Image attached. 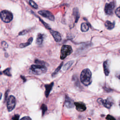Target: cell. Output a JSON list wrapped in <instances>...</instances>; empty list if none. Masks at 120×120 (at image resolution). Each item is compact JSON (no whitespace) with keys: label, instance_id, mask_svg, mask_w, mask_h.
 <instances>
[{"label":"cell","instance_id":"obj_1","mask_svg":"<svg viewBox=\"0 0 120 120\" xmlns=\"http://www.w3.org/2000/svg\"><path fill=\"white\" fill-rule=\"evenodd\" d=\"M80 81L85 86L89 85L92 82V74L88 68H85L81 72Z\"/></svg>","mask_w":120,"mask_h":120},{"label":"cell","instance_id":"obj_2","mask_svg":"<svg viewBox=\"0 0 120 120\" xmlns=\"http://www.w3.org/2000/svg\"><path fill=\"white\" fill-rule=\"evenodd\" d=\"M30 73L35 75H41L45 73L47 68L45 65H32L30 68Z\"/></svg>","mask_w":120,"mask_h":120},{"label":"cell","instance_id":"obj_3","mask_svg":"<svg viewBox=\"0 0 120 120\" xmlns=\"http://www.w3.org/2000/svg\"><path fill=\"white\" fill-rule=\"evenodd\" d=\"M73 52L72 47L69 45H63L61 48L60 58L63 60Z\"/></svg>","mask_w":120,"mask_h":120},{"label":"cell","instance_id":"obj_4","mask_svg":"<svg viewBox=\"0 0 120 120\" xmlns=\"http://www.w3.org/2000/svg\"><path fill=\"white\" fill-rule=\"evenodd\" d=\"M0 17L4 22L8 23L12 20L13 15L11 12L5 10L0 13Z\"/></svg>","mask_w":120,"mask_h":120},{"label":"cell","instance_id":"obj_5","mask_svg":"<svg viewBox=\"0 0 120 120\" xmlns=\"http://www.w3.org/2000/svg\"><path fill=\"white\" fill-rule=\"evenodd\" d=\"M16 104V99L14 96L11 95L10 96L8 99L7 107L8 111L10 112L12 111L15 107Z\"/></svg>","mask_w":120,"mask_h":120},{"label":"cell","instance_id":"obj_6","mask_svg":"<svg viewBox=\"0 0 120 120\" xmlns=\"http://www.w3.org/2000/svg\"><path fill=\"white\" fill-rule=\"evenodd\" d=\"M97 101L108 109H110L113 104L112 99L110 97H108L106 99H103L102 98H99L98 99Z\"/></svg>","mask_w":120,"mask_h":120},{"label":"cell","instance_id":"obj_7","mask_svg":"<svg viewBox=\"0 0 120 120\" xmlns=\"http://www.w3.org/2000/svg\"><path fill=\"white\" fill-rule=\"evenodd\" d=\"M38 13L41 15H42V16L45 18H46L51 21H53L54 20V15L50 12L47 10H40L38 11Z\"/></svg>","mask_w":120,"mask_h":120},{"label":"cell","instance_id":"obj_8","mask_svg":"<svg viewBox=\"0 0 120 120\" xmlns=\"http://www.w3.org/2000/svg\"><path fill=\"white\" fill-rule=\"evenodd\" d=\"M114 8V4L113 2L106 3L105 7V12L106 15H111L112 14L113 10Z\"/></svg>","mask_w":120,"mask_h":120},{"label":"cell","instance_id":"obj_9","mask_svg":"<svg viewBox=\"0 0 120 120\" xmlns=\"http://www.w3.org/2000/svg\"><path fill=\"white\" fill-rule=\"evenodd\" d=\"M65 105L68 108H73L75 106L74 102L73 100L71 98H70L68 96H66L65 98Z\"/></svg>","mask_w":120,"mask_h":120},{"label":"cell","instance_id":"obj_10","mask_svg":"<svg viewBox=\"0 0 120 120\" xmlns=\"http://www.w3.org/2000/svg\"><path fill=\"white\" fill-rule=\"evenodd\" d=\"M74 105L78 112H83L86 109L85 104L82 102H74Z\"/></svg>","mask_w":120,"mask_h":120},{"label":"cell","instance_id":"obj_11","mask_svg":"<svg viewBox=\"0 0 120 120\" xmlns=\"http://www.w3.org/2000/svg\"><path fill=\"white\" fill-rule=\"evenodd\" d=\"M50 32L52 34V35L53 36L55 41L57 42H59L61 40V37L60 34L59 32L56 31H54L52 30H51L50 31Z\"/></svg>","mask_w":120,"mask_h":120},{"label":"cell","instance_id":"obj_12","mask_svg":"<svg viewBox=\"0 0 120 120\" xmlns=\"http://www.w3.org/2000/svg\"><path fill=\"white\" fill-rule=\"evenodd\" d=\"M45 38V35L44 34L39 33L37 36L36 40V43L37 45H41L43 43V42Z\"/></svg>","mask_w":120,"mask_h":120},{"label":"cell","instance_id":"obj_13","mask_svg":"<svg viewBox=\"0 0 120 120\" xmlns=\"http://www.w3.org/2000/svg\"><path fill=\"white\" fill-rule=\"evenodd\" d=\"M53 84H54L53 82H52L50 84H46V85H45V96L46 98H47L48 96H49V95L50 94V92H51V90H52V89L53 87Z\"/></svg>","mask_w":120,"mask_h":120},{"label":"cell","instance_id":"obj_14","mask_svg":"<svg viewBox=\"0 0 120 120\" xmlns=\"http://www.w3.org/2000/svg\"><path fill=\"white\" fill-rule=\"evenodd\" d=\"M103 68L104 71L105 75L108 76L110 73L109 70V60H106L104 62L103 64Z\"/></svg>","mask_w":120,"mask_h":120},{"label":"cell","instance_id":"obj_15","mask_svg":"<svg viewBox=\"0 0 120 120\" xmlns=\"http://www.w3.org/2000/svg\"><path fill=\"white\" fill-rule=\"evenodd\" d=\"M105 27L109 30L112 29L115 26V22H112L109 21H106L105 23Z\"/></svg>","mask_w":120,"mask_h":120},{"label":"cell","instance_id":"obj_16","mask_svg":"<svg viewBox=\"0 0 120 120\" xmlns=\"http://www.w3.org/2000/svg\"><path fill=\"white\" fill-rule=\"evenodd\" d=\"M73 15L75 18V22H77L79 18V13L78 11V9L77 8H74L73 9Z\"/></svg>","mask_w":120,"mask_h":120},{"label":"cell","instance_id":"obj_17","mask_svg":"<svg viewBox=\"0 0 120 120\" xmlns=\"http://www.w3.org/2000/svg\"><path fill=\"white\" fill-rule=\"evenodd\" d=\"M32 41H33V38L31 37V38H30L28 39V41L27 42L21 44L20 45V47H21V48H24V47H25L30 45L32 43Z\"/></svg>","mask_w":120,"mask_h":120},{"label":"cell","instance_id":"obj_18","mask_svg":"<svg viewBox=\"0 0 120 120\" xmlns=\"http://www.w3.org/2000/svg\"><path fill=\"white\" fill-rule=\"evenodd\" d=\"M89 29V26L86 22H83L81 25V30L82 32H86Z\"/></svg>","mask_w":120,"mask_h":120},{"label":"cell","instance_id":"obj_19","mask_svg":"<svg viewBox=\"0 0 120 120\" xmlns=\"http://www.w3.org/2000/svg\"><path fill=\"white\" fill-rule=\"evenodd\" d=\"M74 61L73 60H71L69 61L67 63H66L63 67V70L64 71H67V70H68L70 67L73 65V63H74Z\"/></svg>","mask_w":120,"mask_h":120},{"label":"cell","instance_id":"obj_20","mask_svg":"<svg viewBox=\"0 0 120 120\" xmlns=\"http://www.w3.org/2000/svg\"><path fill=\"white\" fill-rule=\"evenodd\" d=\"M63 62H61V63L59 66V67L55 70V71H54V72L52 74V77H54V76H55L57 74H58V73L59 72V70L60 69V68H61L62 67V65H63Z\"/></svg>","mask_w":120,"mask_h":120},{"label":"cell","instance_id":"obj_21","mask_svg":"<svg viewBox=\"0 0 120 120\" xmlns=\"http://www.w3.org/2000/svg\"><path fill=\"white\" fill-rule=\"evenodd\" d=\"M29 3L32 8L35 9H37L38 8V6L37 5V4L32 0H29Z\"/></svg>","mask_w":120,"mask_h":120},{"label":"cell","instance_id":"obj_22","mask_svg":"<svg viewBox=\"0 0 120 120\" xmlns=\"http://www.w3.org/2000/svg\"><path fill=\"white\" fill-rule=\"evenodd\" d=\"M41 109L42 110V115H43L45 114V113L46 112V111L47 110V107L45 105L42 104L41 106Z\"/></svg>","mask_w":120,"mask_h":120},{"label":"cell","instance_id":"obj_23","mask_svg":"<svg viewBox=\"0 0 120 120\" xmlns=\"http://www.w3.org/2000/svg\"><path fill=\"white\" fill-rule=\"evenodd\" d=\"M38 18H39V19L40 22L43 24V25H44V26H45L46 29H48V30H51V28L50 27V25H49V24H48L47 23H45V22L43 21V20H42V19H41L39 17H38Z\"/></svg>","mask_w":120,"mask_h":120},{"label":"cell","instance_id":"obj_24","mask_svg":"<svg viewBox=\"0 0 120 120\" xmlns=\"http://www.w3.org/2000/svg\"><path fill=\"white\" fill-rule=\"evenodd\" d=\"M30 29H27V30H23L22 31H21V32H20L19 33V35H25L26 34H27V33H28L29 31H30Z\"/></svg>","mask_w":120,"mask_h":120},{"label":"cell","instance_id":"obj_25","mask_svg":"<svg viewBox=\"0 0 120 120\" xmlns=\"http://www.w3.org/2000/svg\"><path fill=\"white\" fill-rule=\"evenodd\" d=\"M10 69L9 68H7L6 70H5L3 71V73L5 75H7L8 76H11V74L10 73Z\"/></svg>","mask_w":120,"mask_h":120},{"label":"cell","instance_id":"obj_26","mask_svg":"<svg viewBox=\"0 0 120 120\" xmlns=\"http://www.w3.org/2000/svg\"><path fill=\"white\" fill-rule=\"evenodd\" d=\"M35 62L37 64H38L40 65H45V63L42 61H40L39 60H36Z\"/></svg>","mask_w":120,"mask_h":120},{"label":"cell","instance_id":"obj_27","mask_svg":"<svg viewBox=\"0 0 120 120\" xmlns=\"http://www.w3.org/2000/svg\"><path fill=\"white\" fill-rule=\"evenodd\" d=\"M115 14L116 15L120 18V7H118L116 10H115Z\"/></svg>","mask_w":120,"mask_h":120},{"label":"cell","instance_id":"obj_28","mask_svg":"<svg viewBox=\"0 0 120 120\" xmlns=\"http://www.w3.org/2000/svg\"><path fill=\"white\" fill-rule=\"evenodd\" d=\"M106 120H115V119L112 116L110 115H107V116L106 117Z\"/></svg>","mask_w":120,"mask_h":120},{"label":"cell","instance_id":"obj_29","mask_svg":"<svg viewBox=\"0 0 120 120\" xmlns=\"http://www.w3.org/2000/svg\"><path fill=\"white\" fill-rule=\"evenodd\" d=\"M19 117H20L19 115L15 114L14 116H13V117L12 118V120H18L19 119Z\"/></svg>","mask_w":120,"mask_h":120},{"label":"cell","instance_id":"obj_30","mask_svg":"<svg viewBox=\"0 0 120 120\" xmlns=\"http://www.w3.org/2000/svg\"><path fill=\"white\" fill-rule=\"evenodd\" d=\"M1 45L4 48H7L8 47V45L7 43L5 41H2L1 42Z\"/></svg>","mask_w":120,"mask_h":120},{"label":"cell","instance_id":"obj_31","mask_svg":"<svg viewBox=\"0 0 120 120\" xmlns=\"http://www.w3.org/2000/svg\"><path fill=\"white\" fill-rule=\"evenodd\" d=\"M21 120H31V119L29 116H25L21 119Z\"/></svg>","mask_w":120,"mask_h":120}]
</instances>
